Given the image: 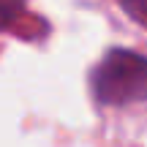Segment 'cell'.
<instances>
[{
    "label": "cell",
    "mask_w": 147,
    "mask_h": 147,
    "mask_svg": "<svg viewBox=\"0 0 147 147\" xmlns=\"http://www.w3.org/2000/svg\"><path fill=\"white\" fill-rule=\"evenodd\" d=\"M93 90L98 101L112 106L147 98V57L125 49H115L93 71Z\"/></svg>",
    "instance_id": "6da1fadb"
},
{
    "label": "cell",
    "mask_w": 147,
    "mask_h": 147,
    "mask_svg": "<svg viewBox=\"0 0 147 147\" xmlns=\"http://www.w3.org/2000/svg\"><path fill=\"white\" fill-rule=\"evenodd\" d=\"M25 8V0H0V27L11 25Z\"/></svg>",
    "instance_id": "7a4b0ae2"
},
{
    "label": "cell",
    "mask_w": 147,
    "mask_h": 147,
    "mask_svg": "<svg viewBox=\"0 0 147 147\" xmlns=\"http://www.w3.org/2000/svg\"><path fill=\"white\" fill-rule=\"evenodd\" d=\"M125 5H128V11H131L136 19H142L147 25V0H125Z\"/></svg>",
    "instance_id": "3957f363"
}]
</instances>
